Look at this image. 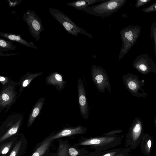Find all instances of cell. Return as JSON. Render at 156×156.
<instances>
[{
    "mask_svg": "<svg viewBox=\"0 0 156 156\" xmlns=\"http://www.w3.org/2000/svg\"><path fill=\"white\" fill-rule=\"evenodd\" d=\"M124 136L116 134L113 135L96 136L89 137L80 136L73 146L89 147L90 149L102 151L112 149L121 144Z\"/></svg>",
    "mask_w": 156,
    "mask_h": 156,
    "instance_id": "6da1fadb",
    "label": "cell"
},
{
    "mask_svg": "<svg viewBox=\"0 0 156 156\" xmlns=\"http://www.w3.org/2000/svg\"><path fill=\"white\" fill-rule=\"evenodd\" d=\"M126 0H106L82 10L89 14L102 17L109 16L116 12L126 3Z\"/></svg>",
    "mask_w": 156,
    "mask_h": 156,
    "instance_id": "7a4b0ae2",
    "label": "cell"
},
{
    "mask_svg": "<svg viewBox=\"0 0 156 156\" xmlns=\"http://www.w3.org/2000/svg\"><path fill=\"white\" fill-rule=\"evenodd\" d=\"M141 30L140 26L129 25L120 31L122 44L119 54V60L121 59L135 44L139 37Z\"/></svg>",
    "mask_w": 156,
    "mask_h": 156,
    "instance_id": "3957f363",
    "label": "cell"
},
{
    "mask_svg": "<svg viewBox=\"0 0 156 156\" xmlns=\"http://www.w3.org/2000/svg\"><path fill=\"white\" fill-rule=\"evenodd\" d=\"M49 12L52 17L57 21L70 34L77 36L79 34L87 36L91 38L94 37L82 28L78 27L66 14L59 10L50 7Z\"/></svg>",
    "mask_w": 156,
    "mask_h": 156,
    "instance_id": "277c9868",
    "label": "cell"
},
{
    "mask_svg": "<svg viewBox=\"0 0 156 156\" xmlns=\"http://www.w3.org/2000/svg\"><path fill=\"white\" fill-rule=\"evenodd\" d=\"M144 133L142 121L139 117H136L126 135L125 146L131 149H136L140 143Z\"/></svg>",
    "mask_w": 156,
    "mask_h": 156,
    "instance_id": "5b68a950",
    "label": "cell"
},
{
    "mask_svg": "<svg viewBox=\"0 0 156 156\" xmlns=\"http://www.w3.org/2000/svg\"><path fill=\"white\" fill-rule=\"evenodd\" d=\"M124 86L134 97L146 98L147 94L142 87L144 86V80H140L138 76L131 73H127L122 77Z\"/></svg>",
    "mask_w": 156,
    "mask_h": 156,
    "instance_id": "8992f818",
    "label": "cell"
},
{
    "mask_svg": "<svg viewBox=\"0 0 156 156\" xmlns=\"http://www.w3.org/2000/svg\"><path fill=\"white\" fill-rule=\"evenodd\" d=\"M23 19L27 25L30 34L37 42L40 41V35L44 30L42 21L34 11L28 9L24 13Z\"/></svg>",
    "mask_w": 156,
    "mask_h": 156,
    "instance_id": "52a82bcc",
    "label": "cell"
},
{
    "mask_svg": "<svg viewBox=\"0 0 156 156\" xmlns=\"http://www.w3.org/2000/svg\"><path fill=\"white\" fill-rule=\"evenodd\" d=\"M91 70L92 80L98 90L104 93L105 89H107L111 94V86L105 70L101 66L93 64Z\"/></svg>",
    "mask_w": 156,
    "mask_h": 156,
    "instance_id": "ba28073f",
    "label": "cell"
},
{
    "mask_svg": "<svg viewBox=\"0 0 156 156\" xmlns=\"http://www.w3.org/2000/svg\"><path fill=\"white\" fill-rule=\"evenodd\" d=\"M133 67L143 74L152 73L156 74V65L146 53L136 57L133 63Z\"/></svg>",
    "mask_w": 156,
    "mask_h": 156,
    "instance_id": "9c48e42d",
    "label": "cell"
},
{
    "mask_svg": "<svg viewBox=\"0 0 156 156\" xmlns=\"http://www.w3.org/2000/svg\"><path fill=\"white\" fill-rule=\"evenodd\" d=\"M77 89L80 110L82 118L87 119L89 116V109L83 82L81 78L77 80Z\"/></svg>",
    "mask_w": 156,
    "mask_h": 156,
    "instance_id": "30bf717a",
    "label": "cell"
},
{
    "mask_svg": "<svg viewBox=\"0 0 156 156\" xmlns=\"http://www.w3.org/2000/svg\"><path fill=\"white\" fill-rule=\"evenodd\" d=\"M87 131V129L86 127L80 125L77 126L65 129L48 139L52 140H53L63 137L83 134L86 133Z\"/></svg>",
    "mask_w": 156,
    "mask_h": 156,
    "instance_id": "8fae6325",
    "label": "cell"
},
{
    "mask_svg": "<svg viewBox=\"0 0 156 156\" xmlns=\"http://www.w3.org/2000/svg\"><path fill=\"white\" fill-rule=\"evenodd\" d=\"M0 36L8 40L19 43L27 47L38 49L33 42L26 41L20 34L0 32Z\"/></svg>",
    "mask_w": 156,
    "mask_h": 156,
    "instance_id": "7c38bea8",
    "label": "cell"
},
{
    "mask_svg": "<svg viewBox=\"0 0 156 156\" xmlns=\"http://www.w3.org/2000/svg\"><path fill=\"white\" fill-rule=\"evenodd\" d=\"M140 143L142 153L146 156H150L154 144L153 137L148 134L144 133Z\"/></svg>",
    "mask_w": 156,
    "mask_h": 156,
    "instance_id": "4fadbf2b",
    "label": "cell"
},
{
    "mask_svg": "<svg viewBox=\"0 0 156 156\" xmlns=\"http://www.w3.org/2000/svg\"><path fill=\"white\" fill-rule=\"evenodd\" d=\"M14 96L15 94L11 87L6 88L0 95V106H5L10 104L12 101Z\"/></svg>",
    "mask_w": 156,
    "mask_h": 156,
    "instance_id": "5bb4252c",
    "label": "cell"
},
{
    "mask_svg": "<svg viewBox=\"0 0 156 156\" xmlns=\"http://www.w3.org/2000/svg\"><path fill=\"white\" fill-rule=\"evenodd\" d=\"M106 0H80L70 2L66 5L75 8L77 10H82L88 6L97 2H103Z\"/></svg>",
    "mask_w": 156,
    "mask_h": 156,
    "instance_id": "9a60e30c",
    "label": "cell"
},
{
    "mask_svg": "<svg viewBox=\"0 0 156 156\" xmlns=\"http://www.w3.org/2000/svg\"><path fill=\"white\" fill-rule=\"evenodd\" d=\"M47 81L50 84L57 85L60 89L64 87L65 82L63 81L62 76L57 72L51 74L48 78Z\"/></svg>",
    "mask_w": 156,
    "mask_h": 156,
    "instance_id": "2e32d148",
    "label": "cell"
},
{
    "mask_svg": "<svg viewBox=\"0 0 156 156\" xmlns=\"http://www.w3.org/2000/svg\"><path fill=\"white\" fill-rule=\"evenodd\" d=\"M16 47L10 41L0 38V52L8 51L9 50L14 51Z\"/></svg>",
    "mask_w": 156,
    "mask_h": 156,
    "instance_id": "e0dca14e",
    "label": "cell"
},
{
    "mask_svg": "<svg viewBox=\"0 0 156 156\" xmlns=\"http://www.w3.org/2000/svg\"><path fill=\"white\" fill-rule=\"evenodd\" d=\"M89 152L84 148H79L78 147L73 145L71 146L69 150V156H83Z\"/></svg>",
    "mask_w": 156,
    "mask_h": 156,
    "instance_id": "ac0fdd59",
    "label": "cell"
},
{
    "mask_svg": "<svg viewBox=\"0 0 156 156\" xmlns=\"http://www.w3.org/2000/svg\"><path fill=\"white\" fill-rule=\"evenodd\" d=\"M43 103L42 101H38L36 103L32 112L30 115L28 121V125L30 126L33 123L36 117L39 114L43 106Z\"/></svg>",
    "mask_w": 156,
    "mask_h": 156,
    "instance_id": "d6986e66",
    "label": "cell"
},
{
    "mask_svg": "<svg viewBox=\"0 0 156 156\" xmlns=\"http://www.w3.org/2000/svg\"><path fill=\"white\" fill-rule=\"evenodd\" d=\"M52 140L47 139L39 147L32 156H42L49 146Z\"/></svg>",
    "mask_w": 156,
    "mask_h": 156,
    "instance_id": "ffe728a7",
    "label": "cell"
},
{
    "mask_svg": "<svg viewBox=\"0 0 156 156\" xmlns=\"http://www.w3.org/2000/svg\"><path fill=\"white\" fill-rule=\"evenodd\" d=\"M21 120H19L0 139V141L2 142L10 137L12 135L15 134L18 129Z\"/></svg>",
    "mask_w": 156,
    "mask_h": 156,
    "instance_id": "44dd1931",
    "label": "cell"
},
{
    "mask_svg": "<svg viewBox=\"0 0 156 156\" xmlns=\"http://www.w3.org/2000/svg\"><path fill=\"white\" fill-rule=\"evenodd\" d=\"M123 148H113L101 151L98 156H116L122 151Z\"/></svg>",
    "mask_w": 156,
    "mask_h": 156,
    "instance_id": "7402d4cb",
    "label": "cell"
},
{
    "mask_svg": "<svg viewBox=\"0 0 156 156\" xmlns=\"http://www.w3.org/2000/svg\"><path fill=\"white\" fill-rule=\"evenodd\" d=\"M150 37L153 42L154 50L156 57V22H153L151 26Z\"/></svg>",
    "mask_w": 156,
    "mask_h": 156,
    "instance_id": "603a6c76",
    "label": "cell"
},
{
    "mask_svg": "<svg viewBox=\"0 0 156 156\" xmlns=\"http://www.w3.org/2000/svg\"><path fill=\"white\" fill-rule=\"evenodd\" d=\"M42 72L30 75L23 81L22 87L23 88L27 86L35 78L42 74Z\"/></svg>",
    "mask_w": 156,
    "mask_h": 156,
    "instance_id": "cb8c5ba5",
    "label": "cell"
},
{
    "mask_svg": "<svg viewBox=\"0 0 156 156\" xmlns=\"http://www.w3.org/2000/svg\"><path fill=\"white\" fill-rule=\"evenodd\" d=\"M142 11L145 13H150L156 11V2L152 4L149 6L144 8Z\"/></svg>",
    "mask_w": 156,
    "mask_h": 156,
    "instance_id": "d4e9b609",
    "label": "cell"
},
{
    "mask_svg": "<svg viewBox=\"0 0 156 156\" xmlns=\"http://www.w3.org/2000/svg\"><path fill=\"white\" fill-rule=\"evenodd\" d=\"M131 149L129 147L123 148L121 152L116 156H131Z\"/></svg>",
    "mask_w": 156,
    "mask_h": 156,
    "instance_id": "484cf974",
    "label": "cell"
},
{
    "mask_svg": "<svg viewBox=\"0 0 156 156\" xmlns=\"http://www.w3.org/2000/svg\"><path fill=\"white\" fill-rule=\"evenodd\" d=\"M151 0H137L135 4V6L139 8L149 3Z\"/></svg>",
    "mask_w": 156,
    "mask_h": 156,
    "instance_id": "4316f807",
    "label": "cell"
},
{
    "mask_svg": "<svg viewBox=\"0 0 156 156\" xmlns=\"http://www.w3.org/2000/svg\"><path fill=\"white\" fill-rule=\"evenodd\" d=\"M12 142H10L5 145V146L1 149V153L2 154H5L9 151L12 144Z\"/></svg>",
    "mask_w": 156,
    "mask_h": 156,
    "instance_id": "83f0119b",
    "label": "cell"
},
{
    "mask_svg": "<svg viewBox=\"0 0 156 156\" xmlns=\"http://www.w3.org/2000/svg\"><path fill=\"white\" fill-rule=\"evenodd\" d=\"M123 131L120 129H116L113 130H111L108 132L105 133L103 134L101 136H107L113 135L116 134H118V133H122Z\"/></svg>",
    "mask_w": 156,
    "mask_h": 156,
    "instance_id": "f1b7e54d",
    "label": "cell"
},
{
    "mask_svg": "<svg viewBox=\"0 0 156 156\" xmlns=\"http://www.w3.org/2000/svg\"><path fill=\"white\" fill-rule=\"evenodd\" d=\"M21 142H19L13 148L9 156H16L20 147Z\"/></svg>",
    "mask_w": 156,
    "mask_h": 156,
    "instance_id": "f546056e",
    "label": "cell"
},
{
    "mask_svg": "<svg viewBox=\"0 0 156 156\" xmlns=\"http://www.w3.org/2000/svg\"><path fill=\"white\" fill-rule=\"evenodd\" d=\"M8 1L9 2V4L10 7H14L18 5L21 2H22V0H8Z\"/></svg>",
    "mask_w": 156,
    "mask_h": 156,
    "instance_id": "4dcf8cb0",
    "label": "cell"
},
{
    "mask_svg": "<svg viewBox=\"0 0 156 156\" xmlns=\"http://www.w3.org/2000/svg\"><path fill=\"white\" fill-rule=\"evenodd\" d=\"M101 151H95L92 152H90L88 154L83 156H98Z\"/></svg>",
    "mask_w": 156,
    "mask_h": 156,
    "instance_id": "1f68e13d",
    "label": "cell"
},
{
    "mask_svg": "<svg viewBox=\"0 0 156 156\" xmlns=\"http://www.w3.org/2000/svg\"><path fill=\"white\" fill-rule=\"evenodd\" d=\"M8 78L3 76H0V82L3 85H4L8 81Z\"/></svg>",
    "mask_w": 156,
    "mask_h": 156,
    "instance_id": "d6a6232c",
    "label": "cell"
},
{
    "mask_svg": "<svg viewBox=\"0 0 156 156\" xmlns=\"http://www.w3.org/2000/svg\"><path fill=\"white\" fill-rule=\"evenodd\" d=\"M17 54H18L17 53H12V54H8V55L7 54H5V55H2L1 56H11L12 55H16Z\"/></svg>",
    "mask_w": 156,
    "mask_h": 156,
    "instance_id": "836d02e7",
    "label": "cell"
},
{
    "mask_svg": "<svg viewBox=\"0 0 156 156\" xmlns=\"http://www.w3.org/2000/svg\"><path fill=\"white\" fill-rule=\"evenodd\" d=\"M154 126L156 127V116L154 120Z\"/></svg>",
    "mask_w": 156,
    "mask_h": 156,
    "instance_id": "e575fe53",
    "label": "cell"
},
{
    "mask_svg": "<svg viewBox=\"0 0 156 156\" xmlns=\"http://www.w3.org/2000/svg\"><path fill=\"white\" fill-rule=\"evenodd\" d=\"M155 156H156V155Z\"/></svg>",
    "mask_w": 156,
    "mask_h": 156,
    "instance_id": "d590c367",
    "label": "cell"
}]
</instances>
